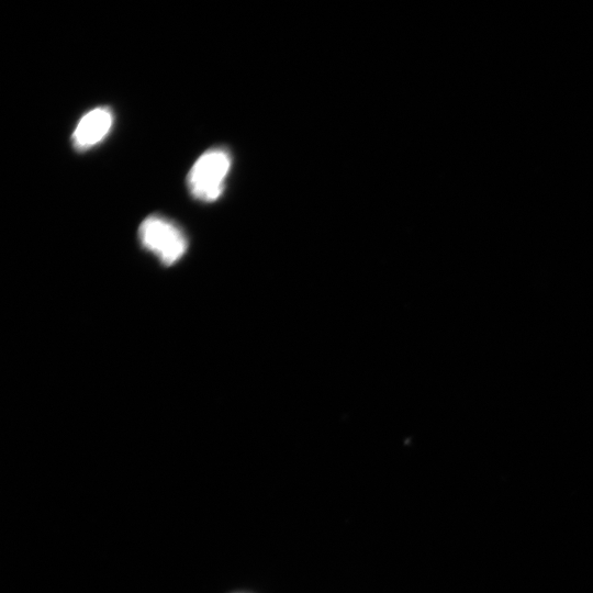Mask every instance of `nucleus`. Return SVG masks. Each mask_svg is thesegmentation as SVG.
<instances>
[{"label": "nucleus", "mask_w": 593, "mask_h": 593, "mask_svg": "<svg viewBox=\"0 0 593 593\" xmlns=\"http://www.w3.org/2000/svg\"><path fill=\"white\" fill-rule=\"evenodd\" d=\"M231 169V155L221 148L210 149L196 161L187 177L190 194L204 203H212L225 190Z\"/></svg>", "instance_id": "1"}, {"label": "nucleus", "mask_w": 593, "mask_h": 593, "mask_svg": "<svg viewBox=\"0 0 593 593\" xmlns=\"http://www.w3.org/2000/svg\"><path fill=\"white\" fill-rule=\"evenodd\" d=\"M114 126V113L107 106L97 107L82 117L72 136L73 147L84 152L96 147Z\"/></svg>", "instance_id": "3"}, {"label": "nucleus", "mask_w": 593, "mask_h": 593, "mask_svg": "<svg viewBox=\"0 0 593 593\" xmlns=\"http://www.w3.org/2000/svg\"><path fill=\"white\" fill-rule=\"evenodd\" d=\"M139 238L144 248L167 266L181 260L188 248L183 230L159 215L150 216L141 223Z\"/></svg>", "instance_id": "2"}]
</instances>
